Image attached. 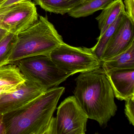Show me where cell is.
<instances>
[{
  "label": "cell",
  "mask_w": 134,
  "mask_h": 134,
  "mask_svg": "<svg viewBox=\"0 0 134 134\" xmlns=\"http://www.w3.org/2000/svg\"><path fill=\"white\" fill-rule=\"evenodd\" d=\"M17 40V35L8 32L0 38V67L9 64Z\"/></svg>",
  "instance_id": "e0dca14e"
},
{
  "label": "cell",
  "mask_w": 134,
  "mask_h": 134,
  "mask_svg": "<svg viewBox=\"0 0 134 134\" xmlns=\"http://www.w3.org/2000/svg\"><path fill=\"white\" fill-rule=\"evenodd\" d=\"M38 19L36 5L32 1L21 2L0 9V28L18 34Z\"/></svg>",
  "instance_id": "52a82bcc"
},
{
  "label": "cell",
  "mask_w": 134,
  "mask_h": 134,
  "mask_svg": "<svg viewBox=\"0 0 134 134\" xmlns=\"http://www.w3.org/2000/svg\"><path fill=\"white\" fill-rule=\"evenodd\" d=\"M85 2V0H34L35 5L46 11L62 15L69 14Z\"/></svg>",
  "instance_id": "4fadbf2b"
},
{
  "label": "cell",
  "mask_w": 134,
  "mask_h": 134,
  "mask_svg": "<svg viewBox=\"0 0 134 134\" xmlns=\"http://www.w3.org/2000/svg\"><path fill=\"white\" fill-rule=\"evenodd\" d=\"M63 42L47 16H40L32 25L17 34L9 64L25 58L49 54Z\"/></svg>",
  "instance_id": "3957f363"
},
{
  "label": "cell",
  "mask_w": 134,
  "mask_h": 134,
  "mask_svg": "<svg viewBox=\"0 0 134 134\" xmlns=\"http://www.w3.org/2000/svg\"><path fill=\"white\" fill-rule=\"evenodd\" d=\"M124 4L127 16L134 23V0H124Z\"/></svg>",
  "instance_id": "d6986e66"
},
{
  "label": "cell",
  "mask_w": 134,
  "mask_h": 134,
  "mask_svg": "<svg viewBox=\"0 0 134 134\" xmlns=\"http://www.w3.org/2000/svg\"><path fill=\"white\" fill-rule=\"evenodd\" d=\"M126 15L125 12L121 13L116 20L106 30L102 36L98 37V42L94 47L91 48L93 53L100 61H101L102 56L107 43L120 27Z\"/></svg>",
  "instance_id": "2e32d148"
},
{
  "label": "cell",
  "mask_w": 134,
  "mask_h": 134,
  "mask_svg": "<svg viewBox=\"0 0 134 134\" xmlns=\"http://www.w3.org/2000/svg\"><path fill=\"white\" fill-rule=\"evenodd\" d=\"M55 118L52 117L44 134H56Z\"/></svg>",
  "instance_id": "44dd1931"
},
{
  "label": "cell",
  "mask_w": 134,
  "mask_h": 134,
  "mask_svg": "<svg viewBox=\"0 0 134 134\" xmlns=\"http://www.w3.org/2000/svg\"><path fill=\"white\" fill-rule=\"evenodd\" d=\"M20 86L18 87V86H6L0 87V99L6 95L15 91Z\"/></svg>",
  "instance_id": "ffe728a7"
},
{
  "label": "cell",
  "mask_w": 134,
  "mask_h": 134,
  "mask_svg": "<svg viewBox=\"0 0 134 134\" xmlns=\"http://www.w3.org/2000/svg\"><path fill=\"white\" fill-rule=\"evenodd\" d=\"M88 119L75 96H69L58 108L56 134H85Z\"/></svg>",
  "instance_id": "8992f818"
},
{
  "label": "cell",
  "mask_w": 134,
  "mask_h": 134,
  "mask_svg": "<svg viewBox=\"0 0 134 134\" xmlns=\"http://www.w3.org/2000/svg\"><path fill=\"white\" fill-rule=\"evenodd\" d=\"M26 1H31V0H4L3 3L0 6V9L10 6L12 4Z\"/></svg>",
  "instance_id": "7402d4cb"
},
{
  "label": "cell",
  "mask_w": 134,
  "mask_h": 134,
  "mask_svg": "<svg viewBox=\"0 0 134 134\" xmlns=\"http://www.w3.org/2000/svg\"><path fill=\"white\" fill-rule=\"evenodd\" d=\"M101 67L104 72L134 68V42L124 51L102 62Z\"/></svg>",
  "instance_id": "7c38bea8"
},
{
  "label": "cell",
  "mask_w": 134,
  "mask_h": 134,
  "mask_svg": "<svg viewBox=\"0 0 134 134\" xmlns=\"http://www.w3.org/2000/svg\"><path fill=\"white\" fill-rule=\"evenodd\" d=\"M114 0H89L77 6L68 14L74 18L87 17L103 10Z\"/></svg>",
  "instance_id": "9a60e30c"
},
{
  "label": "cell",
  "mask_w": 134,
  "mask_h": 134,
  "mask_svg": "<svg viewBox=\"0 0 134 134\" xmlns=\"http://www.w3.org/2000/svg\"><path fill=\"white\" fill-rule=\"evenodd\" d=\"M74 96L88 119L101 126L115 116L117 107L112 87L102 67L80 73L76 78Z\"/></svg>",
  "instance_id": "6da1fadb"
},
{
  "label": "cell",
  "mask_w": 134,
  "mask_h": 134,
  "mask_svg": "<svg viewBox=\"0 0 134 134\" xmlns=\"http://www.w3.org/2000/svg\"><path fill=\"white\" fill-rule=\"evenodd\" d=\"M65 90L48 89L26 106L3 115L6 134H44Z\"/></svg>",
  "instance_id": "7a4b0ae2"
},
{
  "label": "cell",
  "mask_w": 134,
  "mask_h": 134,
  "mask_svg": "<svg viewBox=\"0 0 134 134\" xmlns=\"http://www.w3.org/2000/svg\"><path fill=\"white\" fill-rule=\"evenodd\" d=\"M0 134H6L5 125L3 120V115L0 114Z\"/></svg>",
  "instance_id": "603a6c76"
},
{
  "label": "cell",
  "mask_w": 134,
  "mask_h": 134,
  "mask_svg": "<svg viewBox=\"0 0 134 134\" xmlns=\"http://www.w3.org/2000/svg\"><path fill=\"white\" fill-rule=\"evenodd\" d=\"M12 64L18 66L26 80L45 90L58 87L70 76L55 65L49 54L25 58Z\"/></svg>",
  "instance_id": "277c9868"
},
{
  "label": "cell",
  "mask_w": 134,
  "mask_h": 134,
  "mask_svg": "<svg viewBox=\"0 0 134 134\" xmlns=\"http://www.w3.org/2000/svg\"><path fill=\"white\" fill-rule=\"evenodd\" d=\"M4 0H0V6L1 5L3 2L4 1Z\"/></svg>",
  "instance_id": "d4e9b609"
},
{
  "label": "cell",
  "mask_w": 134,
  "mask_h": 134,
  "mask_svg": "<svg viewBox=\"0 0 134 134\" xmlns=\"http://www.w3.org/2000/svg\"><path fill=\"white\" fill-rule=\"evenodd\" d=\"M47 90L26 80L17 90L0 99V114L21 109L40 97Z\"/></svg>",
  "instance_id": "ba28073f"
},
{
  "label": "cell",
  "mask_w": 134,
  "mask_h": 134,
  "mask_svg": "<svg viewBox=\"0 0 134 134\" xmlns=\"http://www.w3.org/2000/svg\"><path fill=\"white\" fill-rule=\"evenodd\" d=\"M7 32H8L6 30L0 28V38L4 36Z\"/></svg>",
  "instance_id": "cb8c5ba5"
},
{
  "label": "cell",
  "mask_w": 134,
  "mask_h": 134,
  "mask_svg": "<svg viewBox=\"0 0 134 134\" xmlns=\"http://www.w3.org/2000/svg\"><path fill=\"white\" fill-rule=\"evenodd\" d=\"M85 1H89V0H85Z\"/></svg>",
  "instance_id": "484cf974"
},
{
  "label": "cell",
  "mask_w": 134,
  "mask_h": 134,
  "mask_svg": "<svg viewBox=\"0 0 134 134\" xmlns=\"http://www.w3.org/2000/svg\"><path fill=\"white\" fill-rule=\"evenodd\" d=\"M134 23L126 15L120 27L108 42L101 62L109 59L127 49L134 42Z\"/></svg>",
  "instance_id": "9c48e42d"
},
{
  "label": "cell",
  "mask_w": 134,
  "mask_h": 134,
  "mask_svg": "<svg viewBox=\"0 0 134 134\" xmlns=\"http://www.w3.org/2000/svg\"><path fill=\"white\" fill-rule=\"evenodd\" d=\"M125 12L123 0H114L102 10L96 18L98 23L101 36L107 29L116 20L120 15Z\"/></svg>",
  "instance_id": "8fae6325"
},
{
  "label": "cell",
  "mask_w": 134,
  "mask_h": 134,
  "mask_svg": "<svg viewBox=\"0 0 134 134\" xmlns=\"http://www.w3.org/2000/svg\"><path fill=\"white\" fill-rule=\"evenodd\" d=\"M26 79L17 65L9 64L0 67V87L21 86Z\"/></svg>",
  "instance_id": "5bb4252c"
},
{
  "label": "cell",
  "mask_w": 134,
  "mask_h": 134,
  "mask_svg": "<svg viewBox=\"0 0 134 134\" xmlns=\"http://www.w3.org/2000/svg\"><path fill=\"white\" fill-rule=\"evenodd\" d=\"M114 96L123 101L134 96V68L114 70L104 72Z\"/></svg>",
  "instance_id": "30bf717a"
},
{
  "label": "cell",
  "mask_w": 134,
  "mask_h": 134,
  "mask_svg": "<svg viewBox=\"0 0 134 134\" xmlns=\"http://www.w3.org/2000/svg\"><path fill=\"white\" fill-rule=\"evenodd\" d=\"M125 113L129 123L134 125V96L125 100Z\"/></svg>",
  "instance_id": "ac0fdd59"
},
{
  "label": "cell",
  "mask_w": 134,
  "mask_h": 134,
  "mask_svg": "<svg viewBox=\"0 0 134 134\" xmlns=\"http://www.w3.org/2000/svg\"><path fill=\"white\" fill-rule=\"evenodd\" d=\"M62 71L72 76L101 68L102 62L92 51L84 47H75L63 42L49 54Z\"/></svg>",
  "instance_id": "5b68a950"
}]
</instances>
